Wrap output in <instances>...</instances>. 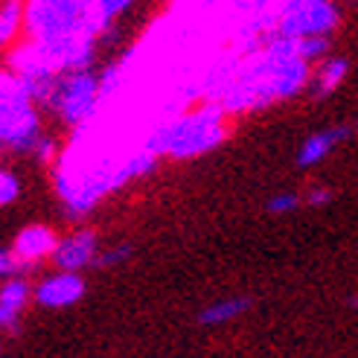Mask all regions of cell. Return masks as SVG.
I'll use <instances>...</instances> for the list:
<instances>
[{
	"instance_id": "6da1fadb",
	"label": "cell",
	"mask_w": 358,
	"mask_h": 358,
	"mask_svg": "<svg viewBox=\"0 0 358 358\" xmlns=\"http://www.w3.org/2000/svg\"><path fill=\"white\" fill-rule=\"evenodd\" d=\"M312 85V64L297 56L294 38L271 35L268 44L254 56L248 67L239 70V76L227 85L222 96L224 111H257L265 105L292 99Z\"/></svg>"
},
{
	"instance_id": "7a4b0ae2",
	"label": "cell",
	"mask_w": 358,
	"mask_h": 358,
	"mask_svg": "<svg viewBox=\"0 0 358 358\" xmlns=\"http://www.w3.org/2000/svg\"><path fill=\"white\" fill-rule=\"evenodd\" d=\"M227 137V111L222 102H207L201 108H192L181 117L164 122L149 137L146 146L157 157L172 160H189L207 155L216 146H222Z\"/></svg>"
},
{
	"instance_id": "3957f363",
	"label": "cell",
	"mask_w": 358,
	"mask_h": 358,
	"mask_svg": "<svg viewBox=\"0 0 358 358\" xmlns=\"http://www.w3.org/2000/svg\"><path fill=\"white\" fill-rule=\"evenodd\" d=\"M157 164V155L146 146L143 152L125 157L122 164H102L85 172H59L56 175V189L62 195V201L67 207L70 216H85L87 210H94L99 199H105L108 192L120 189L122 184L134 181V178L149 175Z\"/></svg>"
},
{
	"instance_id": "277c9868",
	"label": "cell",
	"mask_w": 358,
	"mask_h": 358,
	"mask_svg": "<svg viewBox=\"0 0 358 358\" xmlns=\"http://www.w3.org/2000/svg\"><path fill=\"white\" fill-rule=\"evenodd\" d=\"M41 134L38 105L29 96L24 79L12 70H0V149L32 155Z\"/></svg>"
},
{
	"instance_id": "5b68a950",
	"label": "cell",
	"mask_w": 358,
	"mask_h": 358,
	"mask_svg": "<svg viewBox=\"0 0 358 358\" xmlns=\"http://www.w3.org/2000/svg\"><path fill=\"white\" fill-rule=\"evenodd\" d=\"M99 99H102L99 76L91 67H79V70H64V73H59L44 108L52 111L64 125H70V129H79V125H85L96 114Z\"/></svg>"
},
{
	"instance_id": "8992f818",
	"label": "cell",
	"mask_w": 358,
	"mask_h": 358,
	"mask_svg": "<svg viewBox=\"0 0 358 358\" xmlns=\"http://www.w3.org/2000/svg\"><path fill=\"white\" fill-rule=\"evenodd\" d=\"M341 24V6L335 0H317V3L280 9L277 35L282 38H309V35H332Z\"/></svg>"
},
{
	"instance_id": "52a82bcc",
	"label": "cell",
	"mask_w": 358,
	"mask_h": 358,
	"mask_svg": "<svg viewBox=\"0 0 358 358\" xmlns=\"http://www.w3.org/2000/svg\"><path fill=\"white\" fill-rule=\"evenodd\" d=\"M85 297V280L79 277V271H62L47 277L38 289H35V300L47 309H64L73 306Z\"/></svg>"
},
{
	"instance_id": "ba28073f",
	"label": "cell",
	"mask_w": 358,
	"mask_h": 358,
	"mask_svg": "<svg viewBox=\"0 0 358 358\" xmlns=\"http://www.w3.org/2000/svg\"><path fill=\"white\" fill-rule=\"evenodd\" d=\"M56 248H59V239L50 227L29 224L17 234V239L12 245V257H15L17 265H35L41 259H50L52 254H56Z\"/></svg>"
},
{
	"instance_id": "9c48e42d",
	"label": "cell",
	"mask_w": 358,
	"mask_h": 358,
	"mask_svg": "<svg viewBox=\"0 0 358 358\" xmlns=\"http://www.w3.org/2000/svg\"><path fill=\"white\" fill-rule=\"evenodd\" d=\"M96 234L94 230H76L67 239L59 242L52 262H56L62 271H82L85 265L96 262Z\"/></svg>"
},
{
	"instance_id": "30bf717a",
	"label": "cell",
	"mask_w": 358,
	"mask_h": 358,
	"mask_svg": "<svg viewBox=\"0 0 358 358\" xmlns=\"http://www.w3.org/2000/svg\"><path fill=\"white\" fill-rule=\"evenodd\" d=\"M347 137H350L347 125H335V129H327V131H317V134L306 137L303 140V146H300V152H297V166L309 169V166L324 164V160L332 155V149Z\"/></svg>"
},
{
	"instance_id": "8fae6325",
	"label": "cell",
	"mask_w": 358,
	"mask_h": 358,
	"mask_svg": "<svg viewBox=\"0 0 358 358\" xmlns=\"http://www.w3.org/2000/svg\"><path fill=\"white\" fill-rule=\"evenodd\" d=\"M350 73V62L341 56H327L324 62H317V67L312 70V94L317 99H324L329 94H335L338 87L344 85Z\"/></svg>"
},
{
	"instance_id": "7c38bea8",
	"label": "cell",
	"mask_w": 358,
	"mask_h": 358,
	"mask_svg": "<svg viewBox=\"0 0 358 358\" xmlns=\"http://www.w3.org/2000/svg\"><path fill=\"white\" fill-rule=\"evenodd\" d=\"M17 38H24V0L0 3V52H9Z\"/></svg>"
},
{
	"instance_id": "4fadbf2b",
	"label": "cell",
	"mask_w": 358,
	"mask_h": 358,
	"mask_svg": "<svg viewBox=\"0 0 358 358\" xmlns=\"http://www.w3.org/2000/svg\"><path fill=\"white\" fill-rule=\"evenodd\" d=\"M248 309H250V297H227L219 303H210V306L199 315V320L204 327H222V324H230V320L239 317Z\"/></svg>"
},
{
	"instance_id": "5bb4252c",
	"label": "cell",
	"mask_w": 358,
	"mask_h": 358,
	"mask_svg": "<svg viewBox=\"0 0 358 358\" xmlns=\"http://www.w3.org/2000/svg\"><path fill=\"white\" fill-rule=\"evenodd\" d=\"M27 303H29V282L17 280V277L6 280V285L0 289V306H3L6 312H12V315H21Z\"/></svg>"
},
{
	"instance_id": "9a60e30c",
	"label": "cell",
	"mask_w": 358,
	"mask_h": 358,
	"mask_svg": "<svg viewBox=\"0 0 358 358\" xmlns=\"http://www.w3.org/2000/svg\"><path fill=\"white\" fill-rule=\"evenodd\" d=\"M297 47V56L306 59L309 64H317L329 56L332 50V35H309V38H294Z\"/></svg>"
},
{
	"instance_id": "2e32d148",
	"label": "cell",
	"mask_w": 358,
	"mask_h": 358,
	"mask_svg": "<svg viewBox=\"0 0 358 358\" xmlns=\"http://www.w3.org/2000/svg\"><path fill=\"white\" fill-rule=\"evenodd\" d=\"M17 195H21V181H17V175L6 166H0V207L15 204Z\"/></svg>"
},
{
	"instance_id": "e0dca14e",
	"label": "cell",
	"mask_w": 358,
	"mask_h": 358,
	"mask_svg": "<svg viewBox=\"0 0 358 358\" xmlns=\"http://www.w3.org/2000/svg\"><path fill=\"white\" fill-rule=\"evenodd\" d=\"M268 213H274V216H285V213H294L300 207V195L297 192H277L268 199Z\"/></svg>"
},
{
	"instance_id": "ac0fdd59",
	"label": "cell",
	"mask_w": 358,
	"mask_h": 358,
	"mask_svg": "<svg viewBox=\"0 0 358 358\" xmlns=\"http://www.w3.org/2000/svg\"><path fill=\"white\" fill-rule=\"evenodd\" d=\"M134 3H137V0H99V12H102L105 21L114 24L117 17H120L122 12H129Z\"/></svg>"
},
{
	"instance_id": "d6986e66",
	"label": "cell",
	"mask_w": 358,
	"mask_h": 358,
	"mask_svg": "<svg viewBox=\"0 0 358 358\" xmlns=\"http://www.w3.org/2000/svg\"><path fill=\"white\" fill-rule=\"evenodd\" d=\"M129 257H131V248H129V245H120V248L105 250L102 257H96V265H102V268H111V265H120V262H125Z\"/></svg>"
},
{
	"instance_id": "ffe728a7",
	"label": "cell",
	"mask_w": 358,
	"mask_h": 358,
	"mask_svg": "<svg viewBox=\"0 0 358 358\" xmlns=\"http://www.w3.org/2000/svg\"><path fill=\"white\" fill-rule=\"evenodd\" d=\"M32 155L38 157L41 164H52V157H56V140H52V137H47V134H41V140L35 143Z\"/></svg>"
},
{
	"instance_id": "44dd1931",
	"label": "cell",
	"mask_w": 358,
	"mask_h": 358,
	"mask_svg": "<svg viewBox=\"0 0 358 358\" xmlns=\"http://www.w3.org/2000/svg\"><path fill=\"white\" fill-rule=\"evenodd\" d=\"M332 201V189L329 187H315L309 189V207H324Z\"/></svg>"
},
{
	"instance_id": "7402d4cb",
	"label": "cell",
	"mask_w": 358,
	"mask_h": 358,
	"mask_svg": "<svg viewBox=\"0 0 358 358\" xmlns=\"http://www.w3.org/2000/svg\"><path fill=\"white\" fill-rule=\"evenodd\" d=\"M15 268H17V262L12 257V250H0V277H9Z\"/></svg>"
},
{
	"instance_id": "603a6c76",
	"label": "cell",
	"mask_w": 358,
	"mask_h": 358,
	"mask_svg": "<svg viewBox=\"0 0 358 358\" xmlns=\"http://www.w3.org/2000/svg\"><path fill=\"white\" fill-rule=\"evenodd\" d=\"M306 3H317V0H280V9H294V6H306Z\"/></svg>"
},
{
	"instance_id": "cb8c5ba5",
	"label": "cell",
	"mask_w": 358,
	"mask_h": 358,
	"mask_svg": "<svg viewBox=\"0 0 358 358\" xmlns=\"http://www.w3.org/2000/svg\"><path fill=\"white\" fill-rule=\"evenodd\" d=\"M355 129H358V122H355Z\"/></svg>"
},
{
	"instance_id": "d4e9b609",
	"label": "cell",
	"mask_w": 358,
	"mask_h": 358,
	"mask_svg": "<svg viewBox=\"0 0 358 358\" xmlns=\"http://www.w3.org/2000/svg\"><path fill=\"white\" fill-rule=\"evenodd\" d=\"M0 3H3V0H0Z\"/></svg>"
}]
</instances>
